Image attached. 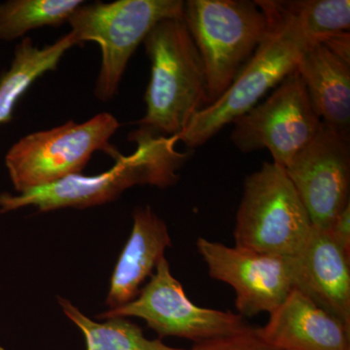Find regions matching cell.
<instances>
[{
    "mask_svg": "<svg viewBox=\"0 0 350 350\" xmlns=\"http://www.w3.org/2000/svg\"><path fill=\"white\" fill-rule=\"evenodd\" d=\"M119 126L118 120L105 112L82 124L69 121L21 138L5 158L14 187L21 194L69 175L81 174L98 150L116 160L121 154L110 145L109 139Z\"/></svg>",
    "mask_w": 350,
    "mask_h": 350,
    "instance_id": "obj_7",
    "label": "cell"
},
{
    "mask_svg": "<svg viewBox=\"0 0 350 350\" xmlns=\"http://www.w3.org/2000/svg\"><path fill=\"white\" fill-rule=\"evenodd\" d=\"M293 262L295 289L350 330V256L329 232L313 227Z\"/></svg>",
    "mask_w": 350,
    "mask_h": 350,
    "instance_id": "obj_12",
    "label": "cell"
},
{
    "mask_svg": "<svg viewBox=\"0 0 350 350\" xmlns=\"http://www.w3.org/2000/svg\"><path fill=\"white\" fill-rule=\"evenodd\" d=\"M197 248L213 280L231 285L244 317L273 312L295 289L293 258L260 254L204 238Z\"/></svg>",
    "mask_w": 350,
    "mask_h": 350,
    "instance_id": "obj_10",
    "label": "cell"
},
{
    "mask_svg": "<svg viewBox=\"0 0 350 350\" xmlns=\"http://www.w3.org/2000/svg\"><path fill=\"white\" fill-rule=\"evenodd\" d=\"M231 140L243 153L267 149L285 169L321 130L305 85L296 70L250 111L234 120Z\"/></svg>",
    "mask_w": 350,
    "mask_h": 350,
    "instance_id": "obj_9",
    "label": "cell"
},
{
    "mask_svg": "<svg viewBox=\"0 0 350 350\" xmlns=\"http://www.w3.org/2000/svg\"><path fill=\"white\" fill-rule=\"evenodd\" d=\"M257 333L280 350H350L349 329L296 289Z\"/></svg>",
    "mask_w": 350,
    "mask_h": 350,
    "instance_id": "obj_13",
    "label": "cell"
},
{
    "mask_svg": "<svg viewBox=\"0 0 350 350\" xmlns=\"http://www.w3.org/2000/svg\"><path fill=\"white\" fill-rule=\"evenodd\" d=\"M137 144L129 156L120 155L115 165L100 174H71L48 185L13 196L0 194V213L33 206L40 213L61 208H87L118 199L135 185L167 188L178 180V170L188 154L175 149L176 137L157 135L139 128L129 135Z\"/></svg>",
    "mask_w": 350,
    "mask_h": 350,
    "instance_id": "obj_1",
    "label": "cell"
},
{
    "mask_svg": "<svg viewBox=\"0 0 350 350\" xmlns=\"http://www.w3.org/2000/svg\"><path fill=\"white\" fill-rule=\"evenodd\" d=\"M296 18L312 43H322L349 32V0H296L282 1Z\"/></svg>",
    "mask_w": 350,
    "mask_h": 350,
    "instance_id": "obj_19",
    "label": "cell"
},
{
    "mask_svg": "<svg viewBox=\"0 0 350 350\" xmlns=\"http://www.w3.org/2000/svg\"><path fill=\"white\" fill-rule=\"evenodd\" d=\"M144 43L151 78L144 96L146 114L137 124L157 135L177 137L207 105L202 57L182 15L160 21Z\"/></svg>",
    "mask_w": 350,
    "mask_h": 350,
    "instance_id": "obj_3",
    "label": "cell"
},
{
    "mask_svg": "<svg viewBox=\"0 0 350 350\" xmlns=\"http://www.w3.org/2000/svg\"><path fill=\"white\" fill-rule=\"evenodd\" d=\"M130 238L120 255L110 280L105 304L109 310L135 300L140 286L172 246L169 229L150 206L137 207Z\"/></svg>",
    "mask_w": 350,
    "mask_h": 350,
    "instance_id": "obj_14",
    "label": "cell"
},
{
    "mask_svg": "<svg viewBox=\"0 0 350 350\" xmlns=\"http://www.w3.org/2000/svg\"><path fill=\"white\" fill-rule=\"evenodd\" d=\"M336 56L345 63L350 64V36L349 32L338 34L322 42Z\"/></svg>",
    "mask_w": 350,
    "mask_h": 350,
    "instance_id": "obj_22",
    "label": "cell"
},
{
    "mask_svg": "<svg viewBox=\"0 0 350 350\" xmlns=\"http://www.w3.org/2000/svg\"><path fill=\"white\" fill-rule=\"evenodd\" d=\"M313 225L285 170L275 163L244 179L234 230L237 247L260 254L296 257Z\"/></svg>",
    "mask_w": 350,
    "mask_h": 350,
    "instance_id": "obj_5",
    "label": "cell"
},
{
    "mask_svg": "<svg viewBox=\"0 0 350 350\" xmlns=\"http://www.w3.org/2000/svg\"><path fill=\"white\" fill-rule=\"evenodd\" d=\"M138 317L160 338L177 337L195 344L229 337L252 330L239 313L222 312L196 306L186 296L183 286L170 273L169 262H159L151 280L140 290L135 300L108 310L98 319Z\"/></svg>",
    "mask_w": 350,
    "mask_h": 350,
    "instance_id": "obj_8",
    "label": "cell"
},
{
    "mask_svg": "<svg viewBox=\"0 0 350 350\" xmlns=\"http://www.w3.org/2000/svg\"><path fill=\"white\" fill-rule=\"evenodd\" d=\"M81 0H10L0 4V39L14 40L32 29L68 22Z\"/></svg>",
    "mask_w": 350,
    "mask_h": 350,
    "instance_id": "obj_18",
    "label": "cell"
},
{
    "mask_svg": "<svg viewBox=\"0 0 350 350\" xmlns=\"http://www.w3.org/2000/svg\"><path fill=\"white\" fill-rule=\"evenodd\" d=\"M334 241L350 256V204L340 211L329 230Z\"/></svg>",
    "mask_w": 350,
    "mask_h": 350,
    "instance_id": "obj_21",
    "label": "cell"
},
{
    "mask_svg": "<svg viewBox=\"0 0 350 350\" xmlns=\"http://www.w3.org/2000/svg\"><path fill=\"white\" fill-rule=\"evenodd\" d=\"M313 227L329 232L350 204V140L326 125L285 167Z\"/></svg>",
    "mask_w": 350,
    "mask_h": 350,
    "instance_id": "obj_11",
    "label": "cell"
},
{
    "mask_svg": "<svg viewBox=\"0 0 350 350\" xmlns=\"http://www.w3.org/2000/svg\"><path fill=\"white\" fill-rule=\"evenodd\" d=\"M189 350H280L271 347L257 333V328L238 334V335L229 336L213 338L193 345Z\"/></svg>",
    "mask_w": 350,
    "mask_h": 350,
    "instance_id": "obj_20",
    "label": "cell"
},
{
    "mask_svg": "<svg viewBox=\"0 0 350 350\" xmlns=\"http://www.w3.org/2000/svg\"><path fill=\"white\" fill-rule=\"evenodd\" d=\"M182 17L204 64L211 105L266 38L269 17L257 1L250 0H188Z\"/></svg>",
    "mask_w": 350,
    "mask_h": 350,
    "instance_id": "obj_4",
    "label": "cell"
},
{
    "mask_svg": "<svg viewBox=\"0 0 350 350\" xmlns=\"http://www.w3.org/2000/svg\"><path fill=\"white\" fill-rule=\"evenodd\" d=\"M85 3V2H84ZM81 4L68 19L77 45L94 41L100 45L101 66L94 96L111 100L119 89L126 66L154 25L183 12L181 0H117Z\"/></svg>",
    "mask_w": 350,
    "mask_h": 350,
    "instance_id": "obj_6",
    "label": "cell"
},
{
    "mask_svg": "<svg viewBox=\"0 0 350 350\" xmlns=\"http://www.w3.org/2000/svg\"><path fill=\"white\" fill-rule=\"evenodd\" d=\"M257 3L268 15V34L226 93L198 112L187 128L177 135L178 142L189 148L206 144L226 126L261 103L271 90L296 70L304 51L313 44L282 1L259 0Z\"/></svg>",
    "mask_w": 350,
    "mask_h": 350,
    "instance_id": "obj_2",
    "label": "cell"
},
{
    "mask_svg": "<svg viewBox=\"0 0 350 350\" xmlns=\"http://www.w3.org/2000/svg\"><path fill=\"white\" fill-rule=\"evenodd\" d=\"M75 45L70 33L43 48L34 45L31 38L17 45L11 68L0 77V124L11 121L21 96L44 73L56 70L66 51Z\"/></svg>",
    "mask_w": 350,
    "mask_h": 350,
    "instance_id": "obj_16",
    "label": "cell"
},
{
    "mask_svg": "<svg viewBox=\"0 0 350 350\" xmlns=\"http://www.w3.org/2000/svg\"><path fill=\"white\" fill-rule=\"evenodd\" d=\"M59 299L64 314L82 331L87 350H187L174 349L161 340H149L139 326L123 317L98 323L83 314L70 301Z\"/></svg>",
    "mask_w": 350,
    "mask_h": 350,
    "instance_id": "obj_17",
    "label": "cell"
},
{
    "mask_svg": "<svg viewBox=\"0 0 350 350\" xmlns=\"http://www.w3.org/2000/svg\"><path fill=\"white\" fill-rule=\"evenodd\" d=\"M296 71L322 123L350 140V64L324 44L313 43L304 51Z\"/></svg>",
    "mask_w": 350,
    "mask_h": 350,
    "instance_id": "obj_15",
    "label": "cell"
}]
</instances>
